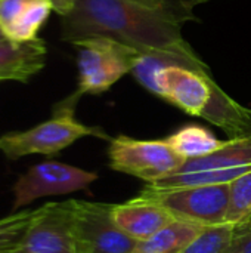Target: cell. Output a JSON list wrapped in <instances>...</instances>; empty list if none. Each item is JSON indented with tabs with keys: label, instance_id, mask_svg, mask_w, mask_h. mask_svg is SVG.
Segmentation results:
<instances>
[{
	"label": "cell",
	"instance_id": "2",
	"mask_svg": "<svg viewBox=\"0 0 251 253\" xmlns=\"http://www.w3.org/2000/svg\"><path fill=\"white\" fill-rule=\"evenodd\" d=\"M132 74L151 93L189 116L220 127L229 139L251 135V108L231 98L216 83L212 71L191 68L161 56L142 55Z\"/></svg>",
	"mask_w": 251,
	"mask_h": 253
},
{
	"label": "cell",
	"instance_id": "12",
	"mask_svg": "<svg viewBox=\"0 0 251 253\" xmlns=\"http://www.w3.org/2000/svg\"><path fill=\"white\" fill-rule=\"evenodd\" d=\"M46 55V43L38 37L30 42L6 39L0 43V82L27 83L43 70Z\"/></svg>",
	"mask_w": 251,
	"mask_h": 253
},
{
	"label": "cell",
	"instance_id": "3",
	"mask_svg": "<svg viewBox=\"0 0 251 253\" xmlns=\"http://www.w3.org/2000/svg\"><path fill=\"white\" fill-rule=\"evenodd\" d=\"M78 98L72 93L56 104L52 117L31 129L7 132L0 136V151L9 160H18L25 156L43 154L53 156L84 136H99L109 139L101 129L80 123L75 116Z\"/></svg>",
	"mask_w": 251,
	"mask_h": 253
},
{
	"label": "cell",
	"instance_id": "22",
	"mask_svg": "<svg viewBox=\"0 0 251 253\" xmlns=\"http://www.w3.org/2000/svg\"><path fill=\"white\" fill-rule=\"evenodd\" d=\"M6 39H7V37L4 36V33H3V30H1V27H0V43H1V42H4Z\"/></svg>",
	"mask_w": 251,
	"mask_h": 253
},
{
	"label": "cell",
	"instance_id": "23",
	"mask_svg": "<svg viewBox=\"0 0 251 253\" xmlns=\"http://www.w3.org/2000/svg\"><path fill=\"white\" fill-rule=\"evenodd\" d=\"M7 253H9V252H7Z\"/></svg>",
	"mask_w": 251,
	"mask_h": 253
},
{
	"label": "cell",
	"instance_id": "8",
	"mask_svg": "<svg viewBox=\"0 0 251 253\" xmlns=\"http://www.w3.org/2000/svg\"><path fill=\"white\" fill-rule=\"evenodd\" d=\"M9 253H75L74 200L36 209L25 233Z\"/></svg>",
	"mask_w": 251,
	"mask_h": 253
},
{
	"label": "cell",
	"instance_id": "6",
	"mask_svg": "<svg viewBox=\"0 0 251 253\" xmlns=\"http://www.w3.org/2000/svg\"><path fill=\"white\" fill-rule=\"evenodd\" d=\"M139 196L160 203L175 219L197 224L204 228L217 227L226 224L231 182L176 190H152L146 185Z\"/></svg>",
	"mask_w": 251,
	"mask_h": 253
},
{
	"label": "cell",
	"instance_id": "20",
	"mask_svg": "<svg viewBox=\"0 0 251 253\" xmlns=\"http://www.w3.org/2000/svg\"><path fill=\"white\" fill-rule=\"evenodd\" d=\"M225 253H251V221L234 225L231 243Z\"/></svg>",
	"mask_w": 251,
	"mask_h": 253
},
{
	"label": "cell",
	"instance_id": "19",
	"mask_svg": "<svg viewBox=\"0 0 251 253\" xmlns=\"http://www.w3.org/2000/svg\"><path fill=\"white\" fill-rule=\"evenodd\" d=\"M36 209H22L0 218V253H7L19 242L31 222Z\"/></svg>",
	"mask_w": 251,
	"mask_h": 253
},
{
	"label": "cell",
	"instance_id": "10",
	"mask_svg": "<svg viewBox=\"0 0 251 253\" xmlns=\"http://www.w3.org/2000/svg\"><path fill=\"white\" fill-rule=\"evenodd\" d=\"M117 227L136 242H142L175 221V216L160 203L138 196L121 205L111 206Z\"/></svg>",
	"mask_w": 251,
	"mask_h": 253
},
{
	"label": "cell",
	"instance_id": "4",
	"mask_svg": "<svg viewBox=\"0 0 251 253\" xmlns=\"http://www.w3.org/2000/svg\"><path fill=\"white\" fill-rule=\"evenodd\" d=\"M78 84L74 95H101L121 77L132 73L139 58L138 50L108 37H90L75 42Z\"/></svg>",
	"mask_w": 251,
	"mask_h": 253
},
{
	"label": "cell",
	"instance_id": "1",
	"mask_svg": "<svg viewBox=\"0 0 251 253\" xmlns=\"http://www.w3.org/2000/svg\"><path fill=\"white\" fill-rule=\"evenodd\" d=\"M61 19V39L72 44L90 37H108L141 55L161 56L210 71L183 39L182 25L130 0H75Z\"/></svg>",
	"mask_w": 251,
	"mask_h": 253
},
{
	"label": "cell",
	"instance_id": "17",
	"mask_svg": "<svg viewBox=\"0 0 251 253\" xmlns=\"http://www.w3.org/2000/svg\"><path fill=\"white\" fill-rule=\"evenodd\" d=\"M139 6L154 10L167 19L183 25L189 21H198L195 16V7L203 0H130Z\"/></svg>",
	"mask_w": 251,
	"mask_h": 253
},
{
	"label": "cell",
	"instance_id": "18",
	"mask_svg": "<svg viewBox=\"0 0 251 253\" xmlns=\"http://www.w3.org/2000/svg\"><path fill=\"white\" fill-rule=\"evenodd\" d=\"M232 231L234 225L231 224L207 227L180 253H225L231 243Z\"/></svg>",
	"mask_w": 251,
	"mask_h": 253
},
{
	"label": "cell",
	"instance_id": "11",
	"mask_svg": "<svg viewBox=\"0 0 251 253\" xmlns=\"http://www.w3.org/2000/svg\"><path fill=\"white\" fill-rule=\"evenodd\" d=\"M53 4L49 0H0V27L15 42H30L37 34Z\"/></svg>",
	"mask_w": 251,
	"mask_h": 253
},
{
	"label": "cell",
	"instance_id": "13",
	"mask_svg": "<svg viewBox=\"0 0 251 253\" xmlns=\"http://www.w3.org/2000/svg\"><path fill=\"white\" fill-rule=\"evenodd\" d=\"M251 166V135L223 141V145L200 159L186 160L179 172H197L207 169H234Z\"/></svg>",
	"mask_w": 251,
	"mask_h": 253
},
{
	"label": "cell",
	"instance_id": "7",
	"mask_svg": "<svg viewBox=\"0 0 251 253\" xmlns=\"http://www.w3.org/2000/svg\"><path fill=\"white\" fill-rule=\"evenodd\" d=\"M96 179L98 173L61 162L47 160L37 163L19 175L13 184L12 213L22 211V208L43 197L86 190Z\"/></svg>",
	"mask_w": 251,
	"mask_h": 253
},
{
	"label": "cell",
	"instance_id": "16",
	"mask_svg": "<svg viewBox=\"0 0 251 253\" xmlns=\"http://www.w3.org/2000/svg\"><path fill=\"white\" fill-rule=\"evenodd\" d=\"M251 221V170L231 182L226 224L238 225Z\"/></svg>",
	"mask_w": 251,
	"mask_h": 253
},
{
	"label": "cell",
	"instance_id": "21",
	"mask_svg": "<svg viewBox=\"0 0 251 253\" xmlns=\"http://www.w3.org/2000/svg\"><path fill=\"white\" fill-rule=\"evenodd\" d=\"M49 1L53 4V10L58 12L61 16L67 15L75 3V0H49Z\"/></svg>",
	"mask_w": 251,
	"mask_h": 253
},
{
	"label": "cell",
	"instance_id": "14",
	"mask_svg": "<svg viewBox=\"0 0 251 253\" xmlns=\"http://www.w3.org/2000/svg\"><path fill=\"white\" fill-rule=\"evenodd\" d=\"M203 230L204 227L201 225L175 219L149 239L138 242L133 253H180L203 233Z\"/></svg>",
	"mask_w": 251,
	"mask_h": 253
},
{
	"label": "cell",
	"instance_id": "5",
	"mask_svg": "<svg viewBox=\"0 0 251 253\" xmlns=\"http://www.w3.org/2000/svg\"><path fill=\"white\" fill-rule=\"evenodd\" d=\"M111 169L152 184L164 176L178 173L185 160L179 157L166 139H135L118 135L109 139Z\"/></svg>",
	"mask_w": 251,
	"mask_h": 253
},
{
	"label": "cell",
	"instance_id": "9",
	"mask_svg": "<svg viewBox=\"0 0 251 253\" xmlns=\"http://www.w3.org/2000/svg\"><path fill=\"white\" fill-rule=\"evenodd\" d=\"M111 206L74 200L75 253H133L138 242L117 227Z\"/></svg>",
	"mask_w": 251,
	"mask_h": 253
},
{
	"label": "cell",
	"instance_id": "15",
	"mask_svg": "<svg viewBox=\"0 0 251 253\" xmlns=\"http://www.w3.org/2000/svg\"><path fill=\"white\" fill-rule=\"evenodd\" d=\"M166 142L185 162L206 157L223 145V141L217 139L209 129L200 125L182 126L173 135L166 138Z\"/></svg>",
	"mask_w": 251,
	"mask_h": 253
}]
</instances>
